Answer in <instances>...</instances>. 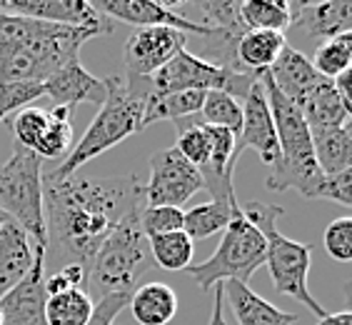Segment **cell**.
<instances>
[{"instance_id":"e0dca14e","label":"cell","mask_w":352,"mask_h":325,"mask_svg":"<svg viewBox=\"0 0 352 325\" xmlns=\"http://www.w3.org/2000/svg\"><path fill=\"white\" fill-rule=\"evenodd\" d=\"M290 25L300 28L310 38H338L352 33V3L350 0H325V3H287Z\"/></svg>"},{"instance_id":"52a82bcc","label":"cell","mask_w":352,"mask_h":325,"mask_svg":"<svg viewBox=\"0 0 352 325\" xmlns=\"http://www.w3.org/2000/svg\"><path fill=\"white\" fill-rule=\"evenodd\" d=\"M265 265V238L255 225H250L237 210L230 225L223 231V240L203 263H192L185 268L190 278L200 285V291H212L217 283H245L252 278V273Z\"/></svg>"},{"instance_id":"30bf717a","label":"cell","mask_w":352,"mask_h":325,"mask_svg":"<svg viewBox=\"0 0 352 325\" xmlns=\"http://www.w3.org/2000/svg\"><path fill=\"white\" fill-rule=\"evenodd\" d=\"M15 145L30 150L41 160H60L73 145V110L25 108L10 120Z\"/></svg>"},{"instance_id":"7402d4cb","label":"cell","mask_w":352,"mask_h":325,"mask_svg":"<svg viewBox=\"0 0 352 325\" xmlns=\"http://www.w3.org/2000/svg\"><path fill=\"white\" fill-rule=\"evenodd\" d=\"M312 153L315 162L322 170V176H338L352 170V128L340 125V128L327 130H310Z\"/></svg>"},{"instance_id":"6da1fadb","label":"cell","mask_w":352,"mask_h":325,"mask_svg":"<svg viewBox=\"0 0 352 325\" xmlns=\"http://www.w3.org/2000/svg\"><path fill=\"white\" fill-rule=\"evenodd\" d=\"M142 203L135 173L110 178L43 176V213L47 248L63 265L90 268L100 243L122 218Z\"/></svg>"},{"instance_id":"484cf974","label":"cell","mask_w":352,"mask_h":325,"mask_svg":"<svg viewBox=\"0 0 352 325\" xmlns=\"http://www.w3.org/2000/svg\"><path fill=\"white\" fill-rule=\"evenodd\" d=\"M203 90H177V93L150 95L145 101V113H142V128L160 120H188L190 116L200 113L205 103Z\"/></svg>"},{"instance_id":"d590c367","label":"cell","mask_w":352,"mask_h":325,"mask_svg":"<svg viewBox=\"0 0 352 325\" xmlns=\"http://www.w3.org/2000/svg\"><path fill=\"white\" fill-rule=\"evenodd\" d=\"M140 228L148 238L183 231V208H140Z\"/></svg>"},{"instance_id":"9a60e30c","label":"cell","mask_w":352,"mask_h":325,"mask_svg":"<svg viewBox=\"0 0 352 325\" xmlns=\"http://www.w3.org/2000/svg\"><path fill=\"white\" fill-rule=\"evenodd\" d=\"M45 258L47 251L35 245L33 268L13 291L0 298L3 325H47L45 323Z\"/></svg>"},{"instance_id":"7a4b0ae2","label":"cell","mask_w":352,"mask_h":325,"mask_svg":"<svg viewBox=\"0 0 352 325\" xmlns=\"http://www.w3.org/2000/svg\"><path fill=\"white\" fill-rule=\"evenodd\" d=\"M108 95L102 101L98 116L73 145L65 160L50 173L53 178H70L85 165L102 156L105 150L120 145L125 138L142 130L145 101L150 98V78H105Z\"/></svg>"},{"instance_id":"3957f363","label":"cell","mask_w":352,"mask_h":325,"mask_svg":"<svg viewBox=\"0 0 352 325\" xmlns=\"http://www.w3.org/2000/svg\"><path fill=\"white\" fill-rule=\"evenodd\" d=\"M260 81H263L280 145V160L272 165L265 185L270 190H298L307 200H318L325 176L315 162L310 128L302 118V110L292 101H287L265 73L260 75Z\"/></svg>"},{"instance_id":"ee69618b","label":"cell","mask_w":352,"mask_h":325,"mask_svg":"<svg viewBox=\"0 0 352 325\" xmlns=\"http://www.w3.org/2000/svg\"><path fill=\"white\" fill-rule=\"evenodd\" d=\"M0 325H3V318H0Z\"/></svg>"},{"instance_id":"8d00e7d4","label":"cell","mask_w":352,"mask_h":325,"mask_svg":"<svg viewBox=\"0 0 352 325\" xmlns=\"http://www.w3.org/2000/svg\"><path fill=\"white\" fill-rule=\"evenodd\" d=\"M325 251L332 260L350 263L352 260V218H338L325 228Z\"/></svg>"},{"instance_id":"277c9868","label":"cell","mask_w":352,"mask_h":325,"mask_svg":"<svg viewBox=\"0 0 352 325\" xmlns=\"http://www.w3.org/2000/svg\"><path fill=\"white\" fill-rule=\"evenodd\" d=\"M140 208L122 218L90 260L85 293L93 303L108 295H133L138 280L153 268L148 235L140 228Z\"/></svg>"},{"instance_id":"2e32d148","label":"cell","mask_w":352,"mask_h":325,"mask_svg":"<svg viewBox=\"0 0 352 325\" xmlns=\"http://www.w3.org/2000/svg\"><path fill=\"white\" fill-rule=\"evenodd\" d=\"M243 105V125L237 133V150L252 148L258 150L260 160L265 165H275L280 160V145H278V133H275V123L270 116V105L265 98L263 81L252 83L250 93L245 95Z\"/></svg>"},{"instance_id":"603a6c76","label":"cell","mask_w":352,"mask_h":325,"mask_svg":"<svg viewBox=\"0 0 352 325\" xmlns=\"http://www.w3.org/2000/svg\"><path fill=\"white\" fill-rule=\"evenodd\" d=\"M285 48L287 38L285 33H272V30H248L237 41V63L245 73L263 75L275 65Z\"/></svg>"},{"instance_id":"cb8c5ba5","label":"cell","mask_w":352,"mask_h":325,"mask_svg":"<svg viewBox=\"0 0 352 325\" xmlns=\"http://www.w3.org/2000/svg\"><path fill=\"white\" fill-rule=\"evenodd\" d=\"M130 311L140 325H168L177 313V295L165 283H145L130 295Z\"/></svg>"},{"instance_id":"f35d334b","label":"cell","mask_w":352,"mask_h":325,"mask_svg":"<svg viewBox=\"0 0 352 325\" xmlns=\"http://www.w3.org/2000/svg\"><path fill=\"white\" fill-rule=\"evenodd\" d=\"M318 200H332L338 205H352V170L338 173V176H325L322 185H320Z\"/></svg>"},{"instance_id":"74e56055","label":"cell","mask_w":352,"mask_h":325,"mask_svg":"<svg viewBox=\"0 0 352 325\" xmlns=\"http://www.w3.org/2000/svg\"><path fill=\"white\" fill-rule=\"evenodd\" d=\"M85 278H88V271L82 265H60L53 275L45 278V295H60V293L68 291H85Z\"/></svg>"},{"instance_id":"ffe728a7","label":"cell","mask_w":352,"mask_h":325,"mask_svg":"<svg viewBox=\"0 0 352 325\" xmlns=\"http://www.w3.org/2000/svg\"><path fill=\"white\" fill-rule=\"evenodd\" d=\"M35 248L21 225L6 220L0 225V298L10 293L33 268Z\"/></svg>"},{"instance_id":"1f68e13d","label":"cell","mask_w":352,"mask_h":325,"mask_svg":"<svg viewBox=\"0 0 352 325\" xmlns=\"http://www.w3.org/2000/svg\"><path fill=\"white\" fill-rule=\"evenodd\" d=\"M177 128V143L173 148L197 170L203 168L210 156V136H208V125L205 123L192 120H175Z\"/></svg>"},{"instance_id":"d6a6232c","label":"cell","mask_w":352,"mask_h":325,"mask_svg":"<svg viewBox=\"0 0 352 325\" xmlns=\"http://www.w3.org/2000/svg\"><path fill=\"white\" fill-rule=\"evenodd\" d=\"M205 118V125H212V128H225L230 133H240V125H243V105L240 101H235L232 95L228 93H212L205 95V103L200 108Z\"/></svg>"},{"instance_id":"8fae6325","label":"cell","mask_w":352,"mask_h":325,"mask_svg":"<svg viewBox=\"0 0 352 325\" xmlns=\"http://www.w3.org/2000/svg\"><path fill=\"white\" fill-rule=\"evenodd\" d=\"M203 190V176L175 148H163L150 158V180L142 185V203L150 208H183Z\"/></svg>"},{"instance_id":"60d3db41","label":"cell","mask_w":352,"mask_h":325,"mask_svg":"<svg viewBox=\"0 0 352 325\" xmlns=\"http://www.w3.org/2000/svg\"><path fill=\"white\" fill-rule=\"evenodd\" d=\"M212 293H215V303H212V315H210V323L208 325H228V320H225V293H223V283H217L215 288H212Z\"/></svg>"},{"instance_id":"83f0119b","label":"cell","mask_w":352,"mask_h":325,"mask_svg":"<svg viewBox=\"0 0 352 325\" xmlns=\"http://www.w3.org/2000/svg\"><path fill=\"white\" fill-rule=\"evenodd\" d=\"M150 243V258L157 268L163 271H185L192 265V255H195V245L185 235L183 231L165 233V235H153L148 238Z\"/></svg>"},{"instance_id":"f546056e","label":"cell","mask_w":352,"mask_h":325,"mask_svg":"<svg viewBox=\"0 0 352 325\" xmlns=\"http://www.w3.org/2000/svg\"><path fill=\"white\" fill-rule=\"evenodd\" d=\"M240 21H243L245 30L285 33V28H290V8H287V3L245 0V3H240Z\"/></svg>"},{"instance_id":"4316f807","label":"cell","mask_w":352,"mask_h":325,"mask_svg":"<svg viewBox=\"0 0 352 325\" xmlns=\"http://www.w3.org/2000/svg\"><path fill=\"white\" fill-rule=\"evenodd\" d=\"M302 118H305L310 130H327V128H340L350 123V110L345 108V103L340 101L338 90L330 81L322 83L318 90H312L302 105Z\"/></svg>"},{"instance_id":"44dd1931","label":"cell","mask_w":352,"mask_h":325,"mask_svg":"<svg viewBox=\"0 0 352 325\" xmlns=\"http://www.w3.org/2000/svg\"><path fill=\"white\" fill-rule=\"evenodd\" d=\"M223 293L230 303V311L235 313L237 325H295L298 320V313L280 311L278 305L252 293L245 283L228 280L223 283Z\"/></svg>"},{"instance_id":"5b68a950","label":"cell","mask_w":352,"mask_h":325,"mask_svg":"<svg viewBox=\"0 0 352 325\" xmlns=\"http://www.w3.org/2000/svg\"><path fill=\"white\" fill-rule=\"evenodd\" d=\"M240 213L265 238V265L270 271L272 285L278 288V293L290 295L292 300H300L318 318H325L327 311L312 298L310 288H307L312 248L307 243L290 240V238H285L278 231V218L283 216L285 210L280 205L248 200L245 205H240Z\"/></svg>"},{"instance_id":"b9f144b4","label":"cell","mask_w":352,"mask_h":325,"mask_svg":"<svg viewBox=\"0 0 352 325\" xmlns=\"http://www.w3.org/2000/svg\"><path fill=\"white\" fill-rule=\"evenodd\" d=\"M318 325H352V315L347 311H342V313H327L325 318H320Z\"/></svg>"},{"instance_id":"f1b7e54d","label":"cell","mask_w":352,"mask_h":325,"mask_svg":"<svg viewBox=\"0 0 352 325\" xmlns=\"http://www.w3.org/2000/svg\"><path fill=\"white\" fill-rule=\"evenodd\" d=\"M95 303L85 291H68L60 295H50L45 300L47 325H85L93 315Z\"/></svg>"},{"instance_id":"ac0fdd59","label":"cell","mask_w":352,"mask_h":325,"mask_svg":"<svg viewBox=\"0 0 352 325\" xmlns=\"http://www.w3.org/2000/svg\"><path fill=\"white\" fill-rule=\"evenodd\" d=\"M45 95L55 103L53 108H68L75 113L78 103H95L102 105L105 95H108V83L105 78H95L82 68L80 61L70 63L55 75H50L45 83Z\"/></svg>"},{"instance_id":"d6986e66","label":"cell","mask_w":352,"mask_h":325,"mask_svg":"<svg viewBox=\"0 0 352 325\" xmlns=\"http://www.w3.org/2000/svg\"><path fill=\"white\" fill-rule=\"evenodd\" d=\"M265 75H267V78L272 81V85H275L287 101L295 103L298 108L310 98L312 90H318L322 83H327L318 70L312 68L310 58L290 45L280 53L275 65H272Z\"/></svg>"},{"instance_id":"e575fe53","label":"cell","mask_w":352,"mask_h":325,"mask_svg":"<svg viewBox=\"0 0 352 325\" xmlns=\"http://www.w3.org/2000/svg\"><path fill=\"white\" fill-rule=\"evenodd\" d=\"M197 8L205 15V25L235 35L248 33L243 21H240V3L237 0H208V3H197Z\"/></svg>"},{"instance_id":"f6af8a7d","label":"cell","mask_w":352,"mask_h":325,"mask_svg":"<svg viewBox=\"0 0 352 325\" xmlns=\"http://www.w3.org/2000/svg\"><path fill=\"white\" fill-rule=\"evenodd\" d=\"M113 325H118V323H113Z\"/></svg>"},{"instance_id":"9c48e42d","label":"cell","mask_w":352,"mask_h":325,"mask_svg":"<svg viewBox=\"0 0 352 325\" xmlns=\"http://www.w3.org/2000/svg\"><path fill=\"white\" fill-rule=\"evenodd\" d=\"M258 78L260 75L232 73V70L210 65L185 48L168 65H163L155 75H150V90H153L150 95L177 93V90H203V93L217 90V93L232 95L235 101H245V95L250 93L252 83Z\"/></svg>"},{"instance_id":"d4e9b609","label":"cell","mask_w":352,"mask_h":325,"mask_svg":"<svg viewBox=\"0 0 352 325\" xmlns=\"http://www.w3.org/2000/svg\"><path fill=\"white\" fill-rule=\"evenodd\" d=\"M240 205L237 198L230 200H210L203 205H192L190 210H183V233L190 240H205L215 233H223L230 225Z\"/></svg>"},{"instance_id":"836d02e7","label":"cell","mask_w":352,"mask_h":325,"mask_svg":"<svg viewBox=\"0 0 352 325\" xmlns=\"http://www.w3.org/2000/svg\"><path fill=\"white\" fill-rule=\"evenodd\" d=\"M45 98L43 83H0V123Z\"/></svg>"},{"instance_id":"ab89813d","label":"cell","mask_w":352,"mask_h":325,"mask_svg":"<svg viewBox=\"0 0 352 325\" xmlns=\"http://www.w3.org/2000/svg\"><path fill=\"white\" fill-rule=\"evenodd\" d=\"M128 303L130 295H108V298L98 300L93 308V315L85 325H113L122 308H128Z\"/></svg>"},{"instance_id":"4fadbf2b","label":"cell","mask_w":352,"mask_h":325,"mask_svg":"<svg viewBox=\"0 0 352 325\" xmlns=\"http://www.w3.org/2000/svg\"><path fill=\"white\" fill-rule=\"evenodd\" d=\"M188 45V35L173 28H138L125 43L128 78H150Z\"/></svg>"},{"instance_id":"7bdbcfd3","label":"cell","mask_w":352,"mask_h":325,"mask_svg":"<svg viewBox=\"0 0 352 325\" xmlns=\"http://www.w3.org/2000/svg\"><path fill=\"white\" fill-rule=\"evenodd\" d=\"M6 220H8V218H6V216H3V213H0V225L6 223Z\"/></svg>"},{"instance_id":"8992f818","label":"cell","mask_w":352,"mask_h":325,"mask_svg":"<svg viewBox=\"0 0 352 325\" xmlns=\"http://www.w3.org/2000/svg\"><path fill=\"white\" fill-rule=\"evenodd\" d=\"M0 213L21 225L35 245L47 248L43 213V160L15 145L13 156L0 162Z\"/></svg>"},{"instance_id":"5bb4252c","label":"cell","mask_w":352,"mask_h":325,"mask_svg":"<svg viewBox=\"0 0 352 325\" xmlns=\"http://www.w3.org/2000/svg\"><path fill=\"white\" fill-rule=\"evenodd\" d=\"M90 6L108 21H122L138 28H173L197 38L212 33L210 25L173 13V8H165L163 3H153V0H95Z\"/></svg>"},{"instance_id":"ba28073f","label":"cell","mask_w":352,"mask_h":325,"mask_svg":"<svg viewBox=\"0 0 352 325\" xmlns=\"http://www.w3.org/2000/svg\"><path fill=\"white\" fill-rule=\"evenodd\" d=\"M90 38H95L93 30L63 25L50 35L10 48L0 53V83H45L78 61L82 43Z\"/></svg>"},{"instance_id":"7c38bea8","label":"cell","mask_w":352,"mask_h":325,"mask_svg":"<svg viewBox=\"0 0 352 325\" xmlns=\"http://www.w3.org/2000/svg\"><path fill=\"white\" fill-rule=\"evenodd\" d=\"M0 13L53 25L82 28L93 30L95 35L113 33V21L102 18L85 0H0Z\"/></svg>"},{"instance_id":"4dcf8cb0","label":"cell","mask_w":352,"mask_h":325,"mask_svg":"<svg viewBox=\"0 0 352 325\" xmlns=\"http://www.w3.org/2000/svg\"><path fill=\"white\" fill-rule=\"evenodd\" d=\"M312 68L318 70L325 81H335L342 73H347L352 65V33L338 35L330 41H322L312 55Z\"/></svg>"}]
</instances>
